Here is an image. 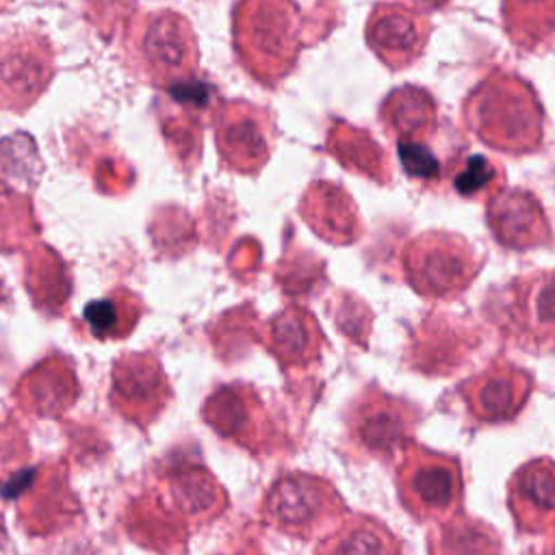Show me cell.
<instances>
[{
	"instance_id": "cell-12",
	"label": "cell",
	"mask_w": 555,
	"mask_h": 555,
	"mask_svg": "<svg viewBox=\"0 0 555 555\" xmlns=\"http://www.w3.org/2000/svg\"><path fill=\"white\" fill-rule=\"evenodd\" d=\"M535 388L533 375L505 358H494L483 371L466 377L457 395L468 416L481 425L512 423L525 410Z\"/></svg>"
},
{
	"instance_id": "cell-35",
	"label": "cell",
	"mask_w": 555,
	"mask_h": 555,
	"mask_svg": "<svg viewBox=\"0 0 555 555\" xmlns=\"http://www.w3.org/2000/svg\"><path fill=\"white\" fill-rule=\"evenodd\" d=\"M449 0H405V4L418 13H425V11H440L447 7Z\"/></svg>"
},
{
	"instance_id": "cell-17",
	"label": "cell",
	"mask_w": 555,
	"mask_h": 555,
	"mask_svg": "<svg viewBox=\"0 0 555 555\" xmlns=\"http://www.w3.org/2000/svg\"><path fill=\"white\" fill-rule=\"evenodd\" d=\"M215 139L223 163L241 173L258 171L271 154L267 111L247 102H225L215 119Z\"/></svg>"
},
{
	"instance_id": "cell-30",
	"label": "cell",
	"mask_w": 555,
	"mask_h": 555,
	"mask_svg": "<svg viewBox=\"0 0 555 555\" xmlns=\"http://www.w3.org/2000/svg\"><path fill=\"white\" fill-rule=\"evenodd\" d=\"M26 284L33 295V301L50 314H56L59 310L65 308V301L72 291L69 273L65 271L63 260H59L48 247H41L35 254H30Z\"/></svg>"
},
{
	"instance_id": "cell-36",
	"label": "cell",
	"mask_w": 555,
	"mask_h": 555,
	"mask_svg": "<svg viewBox=\"0 0 555 555\" xmlns=\"http://www.w3.org/2000/svg\"><path fill=\"white\" fill-rule=\"evenodd\" d=\"M533 555H555V531L548 533V535H544L542 546H540Z\"/></svg>"
},
{
	"instance_id": "cell-25",
	"label": "cell",
	"mask_w": 555,
	"mask_h": 555,
	"mask_svg": "<svg viewBox=\"0 0 555 555\" xmlns=\"http://www.w3.org/2000/svg\"><path fill=\"white\" fill-rule=\"evenodd\" d=\"M314 555H403V542L384 520L356 512L317 544Z\"/></svg>"
},
{
	"instance_id": "cell-31",
	"label": "cell",
	"mask_w": 555,
	"mask_h": 555,
	"mask_svg": "<svg viewBox=\"0 0 555 555\" xmlns=\"http://www.w3.org/2000/svg\"><path fill=\"white\" fill-rule=\"evenodd\" d=\"M457 195L468 199H492L505 186V171L481 154L466 156L451 176Z\"/></svg>"
},
{
	"instance_id": "cell-24",
	"label": "cell",
	"mask_w": 555,
	"mask_h": 555,
	"mask_svg": "<svg viewBox=\"0 0 555 555\" xmlns=\"http://www.w3.org/2000/svg\"><path fill=\"white\" fill-rule=\"evenodd\" d=\"M379 119L397 143H425L436 134L438 104L427 89L403 85L386 95L379 106Z\"/></svg>"
},
{
	"instance_id": "cell-37",
	"label": "cell",
	"mask_w": 555,
	"mask_h": 555,
	"mask_svg": "<svg viewBox=\"0 0 555 555\" xmlns=\"http://www.w3.org/2000/svg\"><path fill=\"white\" fill-rule=\"evenodd\" d=\"M232 555H264V553L256 542H249V544H243L241 548H236Z\"/></svg>"
},
{
	"instance_id": "cell-4",
	"label": "cell",
	"mask_w": 555,
	"mask_h": 555,
	"mask_svg": "<svg viewBox=\"0 0 555 555\" xmlns=\"http://www.w3.org/2000/svg\"><path fill=\"white\" fill-rule=\"evenodd\" d=\"M483 310L516 347L529 353L555 351V269L514 275Z\"/></svg>"
},
{
	"instance_id": "cell-32",
	"label": "cell",
	"mask_w": 555,
	"mask_h": 555,
	"mask_svg": "<svg viewBox=\"0 0 555 555\" xmlns=\"http://www.w3.org/2000/svg\"><path fill=\"white\" fill-rule=\"evenodd\" d=\"M330 314L338 332L356 347L366 349L373 330V310L353 293L340 291L330 304Z\"/></svg>"
},
{
	"instance_id": "cell-26",
	"label": "cell",
	"mask_w": 555,
	"mask_h": 555,
	"mask_svg": "<svg viewBox=\"0 0 555 555\" xmlns=\"http://www.w3.org/2000/svg\"><path fill=\"white\" fill-rule=\"evenodd\" d=\"M429 555H503L499 531L466 512H457L427 529Z\"/></svg>"
},
{
	"instance_id": "cell-14",
	"label": "cell",
	"mask_w": 555,
	"mask_h": 555,
	"mask_svg": "<svg viewBox=\"0 0 555 555\" xmlns=\"http://www.w3.org/2000/svg\"><path fill=\"white\" fill-rule=\"evenodd\" d=\"M152 486L191 529L217 520L230 507V496L221 481L206 466L195 462L160 468Z\"/></svg>"
},
{
	"instance_id": "cell-1",
	"label": "cell",
	"mask_w": 555,
	"mask_h": 555,
	"mask_svg": "<svg viewBox=\"0 0 555 555\" xmlns=\"http://www.w3.org/2000/svg\"><path fill=\"white\" fill-rule=\"evenodd\" d=\"M464 126L488 147L509 156L533 154L544 141L542 102L522 76L492 69L462 102Z\"/></svg>"
},
{
	"instance_id": "cell-22",
	"label": "cell",
	"mask_w": 555,
	"mask_h": 555,
	"mask_svg": "<svg viewBox=\"0 0 555 555\" xmlns=\"http://www.w3.org/2000/svg\"><path fill=\"white\" fill-rule=\"evenodd\" d=\"M327 340L310 310L288 306L269 323L267 349L278 360L284 373L304 371L321 362Z\"/></svg>"
},
{
	"instance_id": "cell-7",
	"label": "cell",
	"mask_w": 555,
	"mask_h": 555,
	"mask_svg": "<svg viewBox=\"0 0 555 555\" xmlns=\"http://www.w3.org/2000/svg\"><path fill=\"white\" fill-rule=\"evenodd\" d=\"M421 408L403 397L366 384L345 412L347 451L358 460L390 462L412 442Z\"/></svg>"
},
{
	"instance_id": "cell-10",
	"label": "cell",
	"mask_w": 555,
	"mask_h": 555,
	"mask_svg": "<svg viewBox=\"0 0 555 555\" xmlns=\"http://www.w3.org/2000/svg\"><path fill=\"white\" fill-rule=\"evenodd\" d=\"M481 343L483 334L470 319L429 310L408 336L403 364L425 377H447L466 366Z\"/></svg>"
},
{
	"instance_id": "cell-9",
	"label": "cell",
	"mask_w": 555,
	"mask_h": 555,
	"mask_svg": "<svg viewBox=\"0 0 555 555\" xmlns=\"http://www.w3.org/2000/svg\"><path fill=\"white\" fill-rule=\"evenodd\" d=\"M15 496L17 525L33 538H48L82 520V505L69 486V468L61 460H46L33 470L9 477Z\"/></svg>"
},
{
	"instance_id": "cell-19",
	"label": "cell",
	"mask_w": 555,
	"mask_h": 555,
	"mask_svg": "<svg viewBox=\"0 0 555 555\" xmlns=\"http://www.w3.org/2000/svg\"><path fill=\"white\" fill-rule=\"evenodd\" d=\"M139 56L154 82L191 76L197 65V46L189 22L169 11L152 15L139 37Z\"/></svg>"
},
{
	"instance_id": "cell-3",
	"label": "cell",
	"mask_w": 555,
	"mask_h": 555,
	"mask_svg": "<svg viewBox=\"0 0 555 555\" xmlns=\"http://www.w3.org/2000/svg\"><path fill=\"white\" fill-rule=\"evenodd\" d=\"M486 258L457 232L431 230L408 238L399 251L401 275L425 299H455L479 275Z\"/></svg>"
},
{
	"instance_id": "cell-34",
	"label": "cell",
	"mask_w": 555,
	"mask_h": 555,
	"mask_svg": "<svg viewBox=\"0 0 555 555\" xmlns=\"http://www.w3.org/2000/svg\"><path fill=\"white\" fill-rule=\"evenodd\" d=\"M397 154L401 160L403 171L421 182H436L440 178V163L436 156L427 150L425 143H408L399 141L397 143Z\"/></svg>"
},
{
	"instance_id": "cell-33",
	"label": "cell",
	"mask_w": 555,
	"mask_h": 555,
	"mask_svg": "<svg viewBox=\"0 0 555 555\" xmlns=\"http://www.w3.org/2000/svg\"><path fill=\"white\" fill-rule=\"evenodd\" d=\"M236 312V325L230 321V314L221 317L215 327H210V340L215 351L219 353L221 360L230 362L243 356L247 345L258 340V332L254 321V310H234Z\"/></svg>"
},
{
	"instance_id": "cell-29",
	"label": "cell",
	"mask_w": 555,
	"mask_h": 555,
	"mask_svg": "<svg viewBox=\"0 0 555 555\" xmlns=\"http://www.w3.org/2000/svg\"><path fill=\"white\" fill-rule=\"evenodd\" d=\"M141 312H143V306L134 293L115 288L104 299L91 301L85 308L82 319L93 338L119 340L134 330Z\"/></svg>"
},
{
	"instance_id": "cell-5",
	"label": "cell",
	"mask_w": 555,
	"mask_h": 555,
	"mask_svg": "<svg viewBox=\"0 0 555 555\" xmlns=\"http://www.w3.org/2000/svg\"><path fill=\"white\" fill-rule=\"evenodd\" d=\"M401 507L418 522H438L464 503V470L457 455L408 442L395 468Z\"/></svg>"
},
{
	"instance_id": "cell-15",
	"label": "cell",
	"mask_w": 555,
	"mask_h": 555,
	"mask_svg": "<svg viewBox=\"0 0 555 555\" xmlns=\"http://www.w3.org/2000/svg\"><path fill=\"white\" fill-rule=\"evenodd\" d=\"M431 28L427 15L408 4L377 2L366 20L364 37L386 67L405 69L423 56Z\"/></svg>"
},
{
	"instance_id": "cell-28",
	"label": "cell",
	"mask_w": 555,
	"mask_h": 555,
	"mask_svg": "<svg viewBox=\"0 0 555 555\" xmlns=\"http://www.w3.org/2000/svg\"><path fill=\"white\" fill-rule=\"evenodd\" d=\"M501 20L516 48L535 52L555 37V0H501Z\"/></svg>"
},
{
	"instance_id": "cell-18",
	"label": "cell",
	"mask_w": 555,
	"mask_h": 555,
	"mask_svg": "<svg viewBox=\"0 0 555 555\" xmlns=\"http://www.w3.org/2000/svg\"><path fill=\"white\" fill-rule=\"evenodd\" d=\"M486 223L499 245L527 251L553 243V225L535 193L507 189L486 204Z\"/></svg>"
},
{
	"instance_id": "cell-8",
	"label": "cell",
	"mask_w": 555,
	"mask_h": 555,
	"mask_svg": "<svg viewBox=\"0 0 555 555\" xmlns=\"http://www.w3.org/2000/svg\"><path fill=\"white\" fill-rule=\"evenodd\" d=\"M202 418L217 436L256 457L293 449L288 434L271 416L260 392L245 382L217 386L202 405Z\"/></svg>"
},
{
	"instance_id": "cell-16",
	"label": "cell",
	"mask_w": 555,
	"mask_h": 555,
	"mask_svg": "<svg viewBox=\"0 0 555 555\" xmlns=\"http://www.w3.org/2000/svg\"><path fill=\"white\" fill-rule=\"evenodd\" d=\"M507 509L522 535L555 531V460L540 455L520 464L507 479Z\"/></svg>"
},
{
	"instance_id": "cell-13",
	"label": "cell",
	"mask_w": 555,
	"mask_h": 555,
	"mask_svg": "<svg viewBox=\"0 0 555 555\" xmlns=\"http://www.w3.org/2000/svg\"><path fill=\"white\" fill-rule=\"evenodd\" d=\"M50 43L35 30L0 33V108L24 111L48 87L54 63Z\"/></svg>"
},
{
	"instance_id": "cell-23",
	"label": "cell",
	"mask_w": 555,
	"mask_h": 555,
	"mask_svg": "<svg viewBox=\"0 0 555 555\" xmlns=\"http://www.w3.org/2000/svg\"><path fill=\"white\" fill-rule=\"evenodd\" d=\"M306 223L327 243L349 245L362 236V221L351 195L334 182L317 180L301 199Z\"/></svg>"
},
{
	"instance_id": "cell-38",
	"label": "cell",
	"mask_w": 555,
	"mask_h": 555,
	"mask_svg": "<svg viewBox=\"0 0 555 555\" xmlns=\"http://www.w3.org/2000/svg\"><path fill=\"white\" fill-rule=\"evenodd\" d=\"M7 2H9V0H0V11H2V7H7Z\"/></svg>"
},
{
	"instance_id": "cell-21",
	"label": "cell",
	"mask_w": 555,
	"mask_h": 555,
	"mask_svg": "<svg viewBox=\"0 0 555 555\" xmlns=\"http://www.w3.org/2000/svg\"><path fill=\"white\" fill-rule=\"evenodd\" d=\"M80 384L72 358L50 353L28 369L13 388L20 412L30 418H59L78 399Z\"/></svg>"
},
{
	"instance_id": "cell-6",
	"label": "cell",
	"mask_w": 555,
	"mask_h": 555,
	"mask_svg": "<svg viewBox=\"0 0 555 555\" xmlns=\"http://www.w3.org/2000/svg\"><path fill=\"white\" fill-rule=\"evenodd\" d=\"M258 514L264 525L288 538L312 540L323 527L340 522L349 509L330 479L291 470L267 488Z\"/></svg>"
},
{
	"instance_id": "cell-11",
	"label": "cell",
	"mask_w": 555,
	"mask_h": 555,
	"mask_svg": "<svg viewBox=\"0 0 555 555\" xmlns=\"http://www.w3.org/2000/svg\"><path fill=\"white\" fill-rule=\"evenodd\" d=\"M171 399V382L154 353H121L115 360L108 403L124 421L147 431Z\"/></svg>"
},
{
	"instance_id": "cell-2",
	"label": "cell",
	"mask_w": 555,
	"mask_h": 555,
	"mask_svg": "<svg viewBox=\"0 0 555 555\" xmlns=\"http://www.w3.org/2000/svg\"><path fill=\"white\" fill-rule=\"evenodd\" d=\"M234 41L249 74L278 82L299 52V13L293 0H241L234 13Z\"/></svg>"
},
{
	"instance_id": "cell-27",
	"label": "cell",
	"mask_w": 555,
	"mask_h": 555,
	"mask_svg": "<svg viewBox=\"0 0 555 555\" xmlns=\"http://www.w3.org/2000/svg\"><path fill=\"white\" fill-rule=\"evenodd\" d=\"M327 152L349 171L360 173L375 184H390L392 171L386 152L364 128L336 119L327 132Z\"/></svg>"
},
{
	"instance_id": "cell-20",
	"label": "cell",
	"mask_w": 555,
	"mask_h": 555,
	"mask_svg": "<svg viewBox=\"0 0 555 555\" xmlns=\"http://www.w3.org/2000/svg\"><path fill=\"white\" fill-rule=\"evenodd\" d=\"M119 522L126 535L147 551L186 555L193 529L163 501L152 483L126 501Z\"/></svg>"
}]
</instances>
